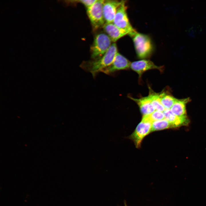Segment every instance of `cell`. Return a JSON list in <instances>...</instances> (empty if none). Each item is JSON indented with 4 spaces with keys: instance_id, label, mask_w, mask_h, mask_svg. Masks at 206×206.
Here are the masks:
<instances>
[{
    "instance_id": "obj_7",
    "label": "cell",
    "mask_w": 206,
    "mask_h": 206,
    "mask_svg": "<svg viewBox=\"0 0 206 206\" xmlns=\"http://www.w3.org/2000/svg\"><path fill=\"white\" fill-rule=\"evenodd\" d=\"M123 0H104L102 7L103 15L105 23H113L119 7Z\"/></svg>"
},
{
    "instance_id": "obj_2",
    "label": "cell",
    "mask_w": 206,
    "mask_h": 206,
    "mask_svg": "<svg viewBox=\"0 0 206 206\" xmlns=\"http://www.w3.org/2000/svg\"><path fill=\"white\" fill-rule=\"evenodd\" d=\"M132 37L138 57L144 59L150 56L153 48L150 37L147 35L137 32Z\"/></svg>"
},
{
    "instance_id": "obj_6",
    "label": "cell",
    "mask_w": 206,
    "mask_h": 206,
    "mask_svg": "<svg viewBox=\"0 0 206 206\" xmlns=\"http://www.w3.org/2000/svg\"><path fill=\"white\" fill-rule=\"evenodd\" d=\"M152 123L141 121L130 136L136 146L138 148L144 138L151 132Z\"/></svg>"
},
{
    "instance_id": "obj_15",
    "label": "cell",
    "mask_w": 206,
    "mask_h": 206,
    "mask_svg": "<svg viewBox=\"0 0 206 206\" xmlns=\"http://www.w3.org/2000/svg\"><path fill=\"white\" fill-rule=\"evenodd\" d=\"M161 102L165 109H170L177 99L165 91L159 93Z\"/></svg>"
},
{
    "instance_id": "obj_19",
    "label": "cell",
    "mask_w": 206,
    "mask_h": 206,
    "mask_svg": "<svg viewBox=\"0 0 206 206\" xmlns=\"http://www.w3.org/2000/svg\"><path fill=\"white\" fill-rule=\"evenodd\" d=\"M125 206H127L126 205V204H125Z\"/></svg>"
},
{
    "instance_id": "obj_8",
    "label": "cell",
    "mask_w": 206,
    "mask_h": 206,
    "mask_svg": "<svg viewBox=\"0 0 206 206\" xmlns=\"http://www.w3.org/2000/svg\"><path fill=\"white\" fill-rule=\"evenodd\" d=\"M130 68L138 74L140 80L143 73L148 70L157 69L162 72L163 69V66H157L151 61L145 60H140L131 63Z\"/></svg>"
},
{
    "instance_id": "obj_12",
    "label": "cell",
    "mask_w": 206,
    "mask_h": 206,
    "mask_svg": "<svg viewBox=\"0 0 206 206\" xmlns=\"http://www.w3.org/2000/svg\"><path fill=\"white\" fill-rule=\"evenodd\" d=\"M129 97L137 104L141 112L144 115L150 114L155 111L148 96L139 99L135 98L130 96Z\"/></svg>"
},
{
    "instance_id": "obj_14",
    "label": "cell",
    "mask_w": 206,
    "mask_h": 206,
    "mask_svg": "<svg viewBox=\"0 0 206 206\" xmlns=\"http://www.w3.org/2000/svg\"><path fill=\"white\" fill-rule=\"evenodd\" d=\"M149 90L148 96L155 110L163 112L165 109L161 102L159 93L155 92L150 87H149Z\"/></svg>"
},
{
    "instance_id": "obj_18",
    "label": "cell",
    "mask_w": 206,
    "mask_h": 206,
    "mask_svg": "<svg viewBox=\"0 0 206 206\" xmlns=\"http://www.w3.org/2000/svg\"><path fill=\"white\" fill-rule=\"evenodd\" d=\"M97 0H79L70 1V3H81L86 7L87 8L92 5Z\"/></svg>"
},
{
    "instance_id": "obj_13",
    "label": "cell",
    "mask_w": 206,
    "mask_h": 206,
    "mask_svg": "<svg viewBox=\"0 0 206 206\" xmlns=\"http://www.w3.org/2000/svg\"><path fill=\"white\" fill-rule=\"evenodd\" d=\"M190 101L189 98L177 99L170 110L172 112L178 116L186 115V104Z\"/></svg>"
},
{
    "instance_id": "obj_3",
    "label": "cell",
    "mask_w": 206,
    "mask_h": 206,
    "mask_svg": "<svg viewBox=\"0 0 206 206\" xmlns=\"http://www.w3.org/2000/svg\"><path fill=\"white\" fill-rule=\"evenodd\" d=\"M126 1L123 0L118 8L113 23L132 37L137 32L133 28L130 22L126 12Z\"/></svg>"
},
{
    "instance_id": "obj_4",
    "label": "cell",
    "mask_w": 206,
    "mask_h": 206,
    "mask_svg": "<svg viewBox=\"0 0 206 206\" xmlns=\"http://www.w3.org/2000/svg\"><path fill=\"white\" fill-rule=\"evenodd\" d=\"M112 42L106 33H100L96 35L91 47L92 58L95 60L103 56L111 45Z\"/></svg>"
},
{
    "instance_id": "obj_5",
    "label": "cell",
    "mask_w": 206,
    "mask_h": 206,
    "mask_svg": "<svg viewBox=\"0 0 206 206\" xmlns=\"http://www.w3.org/2000/svg\"><path fill=\"white\" fill-rule=\"evenodd\" d=\"M104 0H97L91 6L87 8L88 16L94 29L103 27L105 23L103 11Z\"/></svg>"
},
{
    "instance_id": "obj_9",
    "label": "cell",
    "mask_w": 206,
    "mask_h": 206,
    "mask_svg": "<svg viewBox=\"0 0 206 206\" xmlns=\"http://www.w3.org/2000/svg\"><path fill=\"white\" fill-rule=\"evenodd\" d=\"M131 63L126 58L118 52L111 64L101 72L109 74L120 70H127L130 67Z\"/></svg>"
},
{
    "instance_id": "obj_17",
    "label": "cell",
    "mask_w": 206,
    "mask_h": 206,
    "mask_svg": "<svg viewBox=\"0 0 206 206\" xmlns=\"http://www.w3.org/2000/svg\"><path fill=\"white\" fill-rule=\"evenodd\" d=\"M149 115L153 122L156 121L163 120L165 119L163 112L157 110L154 111Z\"/></svg>"
},
{
    "instance_id": "obj_10",
    "label": "cell",
    "mask_w": 206,
    "mask_h": 206,
    "mask_svg": "<svg viewBox=\"0 0 206 206\" xmlns=\"http://www.w3.org/2000/svg\"><path fill=\"white\" fill-rule=\"evenodd\" d=\"M112 41L114 43L128 33L118 28L113 23H105L102 27Z\"/></svg>"
},
{
    "instance_id": "obj_11",
    "label": "cell",
    "mask_w": 206,
    "mask_h": 206,
    "mask_svg": "<svg viewBox=\"0 0 206 206\" xmlns=\"http://www.w3.org/2000/svg\"><path fill=\"white\" fill-rule=\"evenodd\" d=\"M165 119L171 124L173 128H175L187 124L189 122L186 115L178 116L174 114L170 109H165L163 112Z\"/></svg>"
},
{
    "instance_id": "obj_1",
    "label": "cell",
    "mask_w": 206,
    "mask_h": 206,
    "mask_svg": "<svg viewBox=\"0 0 206 206\" xmlns=\"http://www.w3.org/2000/svg\"><path fill=\"white\" fill-rule=\"evenodd\" d=\"M118 53L115 43L112 44L106 52L97 59L86 62L82 64L83 68L90 72L94 77L97 73L110 65Z\"/></svg>"
},
{
    "instance_id": "obj_16",
    "label": "cell",
    "mask_w": 206,
    "mask_h": 206,
    "mask_svg": "<svg viewBox=\"0 0 206 206\" xmlns=\"http://www.w3.org/2000/svg\"><path fill=\"white\" fill-rule=\"evenodd\" d=\"M173 128L172 125L165 119L153 122L152 125L151 131Z\"/></svg>"
}]
</instances>
